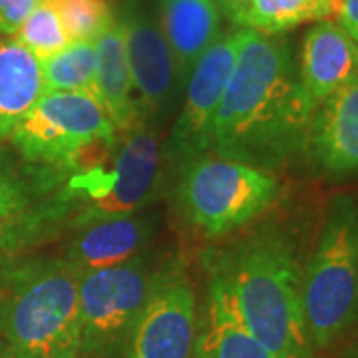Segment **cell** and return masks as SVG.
Wrapping results in <instances>:
<instances>
[{
  "label": "cell",
  "mask_w": 358,
  "mask_h": 358,
  "mask_svg": "<svg viewBox=\"0 0 358 358\" xmlns=\"http://www.w3.org/2000/svg\"><path fill=\"white\" fill-rule=\"evenodd\" d=\"M307 114L358 76V46L334 20H319L305 34L296 66Z\"/></svg>",
  "instance_id": "obj_13"
},
{
  "label": "cell",
  "mask_w": 358,
  "mask_h": 358,
  "mask_svg": "<svg viewBox=\"0 0 358 358\" xmlns=\"http://www.w3.org/2000/svg\"><path fill=\"white\" fill-rule=\"evenodd\" d=\"M96 42H72L42 60L44 92H76L96 98Z\"/></svg>",
  "instance_id": "obj_21"
},
{
  "label": "cell",
  "mask_w": 358,
  "mask_h": 358,
  "mask_svg": "<svg viewBox=\"0 0 358 358\" xmlns=\"http://www.w3.org/2000/svg\"><path fill=\"white\" fill-rule=\"evenodd\" d=\"M114 157L76 171L68 179L64 197L88 205L84 213L120 215L136 213L155 189L159 171V143L143 120L124 131Z\"/></svg>",
  "instance_id": "obj_8"
},
{
  "label": "cell",
  "mask_w": 358,
  "mask_h": 358,
  "mask_svg": "<svg viewBox=\"0 0 358 358\" xmlns=\"http://www.w3.org/2000/svg\"><path fill=\"white\" fill-rule=\"evenodd\" d=\"M213 2L217 4V8L221 10V14L229 16L235 24H239V18H241V14H243L247 0H213Z\"/></svg>",
  "instance_id": "obj_26"
},
{
  "label": "cell",
  "mask_w": 358,
  "mask_h": 358,
  "mask_svg": "<svg viewBox=\"0 0 358 358\" xmlns=\"http://www.w3.org/2000/svg\"><path fill=\"white\" fill-rule=\"evenodd\" d=\"M42 0H0V36H14Z\"/></svg>",
  "instance_id": "obj_24"
},
{
  "label": "cell",
  "mask_w": 358,
  "mask_h": 358,
  "mask_svg": "<svg viewBox=\"0 0 358 358\" xmlns=\"http://www.w3.org/2000/svg\"><path fill=\"white\" fill-rule=\"evenodd\" d=\"M197 338L195 293L183 271L155 273L122 358H193Z\"/></svg>",
  "instance_id": "obj_9"
},
{
  "label": "cell",
  "mask_w": 358,
  "mask_h": 358,
  "mask_svg": "<svg viewBox=\"0 0 358 358\" xmlns=\"http://www.w3.org/2000/svg\"><path fill=\"white\" fill-rule=\"evenodd\" d=\"M56 183L50 169L0 148V253L32 241L54 221V211L64 205V193L52 195Z\"/></svg>",
  "instance_id": "obj_11"
},
{
  "label": "cell",
  "mask_w": 358,
  "mask_h": 358,
  "mask_svg": "<svg viewBox=\"0 0 358 358\" xmlns=\"http://www.w3.org/2000/svg\"><path fill=\"white\" fill-rule=\"evenodd\" d=\"M331 14V0H247L239 26L279 36L305 22L327 20Z\"/></svg>",
  "instance_id": "obj_20"
},
{
  "label": "cell",
  "mask_w": 358,
  "mask_h": 358,
  "mask_svg": "<svg viewBox=\"0 0 358 358\" xmlns=\"http://www.w3.org/2000/svg\"><path fill=\"white\" fill-rule=\"evenodd\" d=\"M239 317L273 358H315L303 303L301 268L291 241L261 231L231 249L215 267Z\"/></svg>",
  "instance_id": "obj_2"
},
{
  "label": "cell",
  "mask_w": 358,
  "mask_h": 358,
  "mask_svg": "<svg viewBox=\"0 0 358 358\" xmlns=\"http://www.w3.org/2000/svg\"><path fill=\"white\" fill-rule=\"evenodd\" d=\"M96 98L117 131H128L143 120L129 74L122 20L115 18L96 40Z\"/></svg>",
  "instance_id": "obj_17"
},
{
  "label": "cell",
  "mask_w": 358,
  "mask_h": 358,
  "mask_svg": "<svg viewBox=\"0 0 358 358\" xmlns=\"http://www.w3.org/2000/svg\"><path fill=\"white\" fill-rule=\"evenodd\" d=\"M154 275L136 257L115 267L80 273V358H122Z\"/></svg>",
  "instance_id": "obj_7"
},
{
  "label": "cell",
  "mask_w": 358,
  "mask_h": 358,
  "mask_svg": "<svg viewBox=\"0 0 358 358\" xmlns=\"http://www.w3.org/2000/svg\"><path fill=\"white\" fill-rule=\"evenodd\" d=\"M150 237L152 223L136 213H84L78 219L64 259L78 273L115 267L140 255Z\"/></svg>",
  "instance_id": "obj_15"
},
{
  "label": "cell",
  "mask_w": 358,
  "mask_h": 358,
  "mask_svg": "<svg viewBox=\"0 0 358 358\" xmlns=\"http://www.w3.org/2000/svg\"><path fill=\"white\" fill-rule=\"evenodd\" d=\"M159 20L185 84L193 64L221 36V10L213 0H162Z\"/></svg>",
  "instance_id": "obj_18"
},
{
  "label": "cell",
  "mask_w": 358,
  "mask_h": 358,
  "mask_svg": "<svg viewBox=\"0 0 358 358\" xmlns=\"http://www.w3.org/2000/svg\"><path fill=\"white\" fill-rule=\"evenodd\" d=\"M301 303L315 350L334 345L358 319V205L334 195L301 273Z\"/></svg>",
  "instance_id": "obj_4"
},
{
  "label": "cell",
  "mask_w": 358,
  "mask_h": 358,
  "mask_svg": "<svg viewBox=\"0 0 358 358\" xmlns=\"http://www.w3.org/2000/svg\"><path fill=\"white\" fill-rule=\"evenodd\" d=\"M120 20L141 114H162L173 102L178 86L183 84L171 48L154 18L138 8L126 10Z\"/></svg>",
  "instance_id": "obj_12"
},
{
  "label": "cell",
  "mask_w": 358,
  "mask_h": 358,
  "mask_svg": "<svg viewBox=\"0 0 358 358\" xmlns=\"http://www.w3.org/2000/svg\"><path fill=\"white\" fill-rule=\"evenodd\" d=\"M241 46L213 122L211 154L273 171L305 152L310 115L291 44L241 28Z\"/></svg>",
  "instance_id": "obj_1"
},
{
  "label": "cell",
  "mask_w": 358,
  "mask_h": 358,
  "mask_svg": "<svg viewBox=\"0 0 358 358\" xmlns=\"http://www.w3.org/2000/svg\"><path fill=\"white\" fill-rule=\"evenodd\" d=\"M241 34L243 30L219 36L199 56L185 80V100L169 141L171 157L183 159V164L211 152L213 122L237 60Z\"/></svg>",
  "instance_id": "obj_10"
},
{
  "label": "cell",
  "mask_w": 358,
  "mask_h": 358,
  "mask_svg": "<svg viewBox=\"0 0 358 358\" xmlns=\"http://www.w3.org/2000/svg\"><path fill=\"white\" fill-rule=\"evenodd\" d=\"M331 2H334V0H331Z\"/></svg>",
  "instance_id": "obj_28"
},
{
  "label": "cell",
  "mask_w": 358,
  "mask_h": 358,
  "mask_svg": "<svg viewBox=\"0 0 358 358\" xmlns=\"http://www.w3.org/2000/svg\"><path fill=\"white\" fill-rule=\"evenodd\" d=\"M56 10L70 42H96L115 20L106 0H46Z\"/></svg>",
  "instance_id": "obj_22"
},
{
  "label": "cell",
  "mask_w": 358,
  "mask_h": 358,
  "mask_svg": "<svg viewBox=\"0 0 358 358\" xmlns=\"http://www.w3.org/2000/svg\"><path fill=\"white\" fill-rule=\"evenodd\" d=\"M333 14H336V22L358 46V0H334Z\"/></svg>",
  "instance_id": "obj_25"
},
{
  "label": "cell",
  "mask_w": 358,
  "mask_h": 358,
  "mask_svg": "<svg viewBox=\"0 0 358 358\" xmlns=\"http://www.w3.org/2000/svg\"><path fill=\"white\" fill-rule=\"evenodd\" d=\"M14 38L18 40L26 50L32 52L40 62L72 44L58 14L46 0H42L32 10V14L24 20V24L14 34Z\"/></svg>",
  "instance_id": "obj_23"
},
{
  "label": "cell",
  "mask_w": 358,
  "mask_h": 358,
  "mask_svg": "<svg viewBox=\"0 0 358 358\" xmlns=\"http://www.w3.org/2000/svg\"><path fill=\"white\" fill-rule=\"evenodd\" d=\"M78 279L66 259L8 271L0 296V357L80 358Z\"/></svg>",
  "instance_id": "obj_3"
},
{
  "label": "cell",
  "mask_w": 358,
  "mask_h": 358,
  "mask_svg": "<svg viewBox=\"0 0 358 358\" xmlns=\"http://www.w3.org/2000/svg\"><path fill=\"white\" fill-rule=\"evenodd\" d=\"M44 94L42 64L14 38H0V141H8L16 126Z\"/></svg>",
  "instance_id": "obj_19"
},
{
  "label": "cell",
  "mask_w": 358,
  "mask_h": 358,
  "mask_svg": "<svg viewBox=\"0 0 358 358\" xmlns=\"http://www.w3.org/2000/svg\"><path fill=\"white\" fill-rule=\"evenodd\" d=\"M305 152L324 176H357L358 76L317 108L308 122Z\"/></svg>",
  "instance_id": "obj_14"
},
{
  "label": "cell",
  "mask_w": 358,
  "mask_h": 358,
  "mask_svg": "<svg viewBox=\"0 0 358 358\" xmlns=\"http://www.w3.org/2000/svg\"><path fill=\"white\" fill-rule=\"evenodd\" d=\"M277 195L279 181L271 171L217 154L187 159L178 185L183 217L211 239L229 235L263 215Z\"/></svg>",
  "instance_id": "obj_6"
},
{
  "label": "cell",
  "mask_w": 358,
  "mask_h": 358,
  "mask_svg": "<svg viewBox=\"0 0 358 358\" xmlns=\"http://www.w3.org/2000/svg\"><path fill=\"white\" fill-rule=\"evenodd\" d=\"M28 164L50 171H80L98 164L117 143V129L96 98L76 92H44L10 136Z\"/></svg>",
  "instance_id": "obj_5"
},
{
  "label": "cell",
  "mask_w": 358,
  "mask_h": 358,
  "mask_svg": "<svg viewBox=\"0 0 358 358\" xmlns=\"http://www.w3.org/2000/svg\"><path fill=\"white\" fill-rule=\"evenodd\" d=\"M195 358H273L239 317L229 289L213 271L201 327L197 324Z\"/></svg>",
  "instance_id": "obj_16"
},
{
  "label": "cell",
  "mask_w": 358,
  "mask_h": 358,
  "mask_svg": "<svg viewBox=\"0 0 358 358\" xmlns=\"http://www.w3.org/2000/svg\"><path fill=\"white\" fill-rule=\"evenodd\" d=\"M355 358H358V346H357V357H355Z\"/></svg>",
  "instance_id": "obj_27"
}]
</instances>
